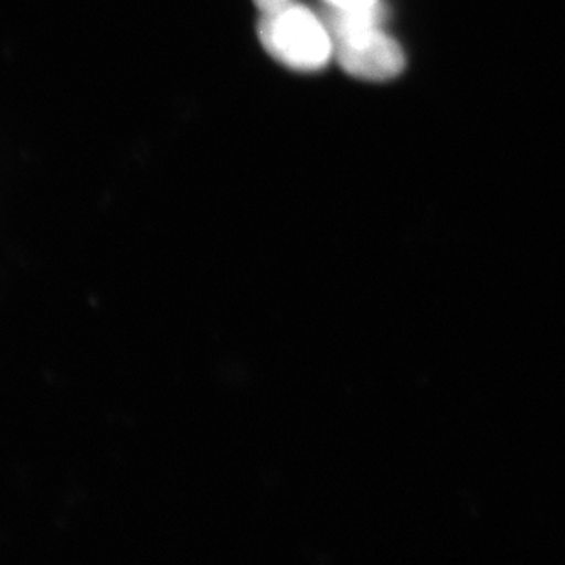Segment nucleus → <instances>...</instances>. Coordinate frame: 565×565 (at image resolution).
I'll list each match as a JSON object with an SVG mask.
<instances>
[{
	"instance_id": "nucleus-1",
	"label": "nucleus",
	"mask_w": 565,
	"mask_h": 565,
	"mask_svg": "<svg viewBox=\"0 0 565 565\" xmlns=\"http://www.w3.org/2000/svg\"><path fill=\"white\" fill-rule=\"evenodd\" d=\"M322 14L332 32L333 57L349 76L384 82L403 73L404 52L392 36L382 31V10L326 9Z\"/></svg>"
},
{
	"instance_id": "nucleus-2",
	"label": "nucleus",
	"mask_w": 565,
	"mask_h": 565,
	"mask_svg": "<svg viewBox=\"0 0 565 565\" xmlns=\"http://www.w3.org/2000/svg\"><path fill=\"white\" fill-rule=\"evenodd\" d=\"M258 39L264 51L297 73H318L333 58V39L323 14L302 3L262 13Z\"/></svg>"
},
{
	"instance_id": "nucleus-3",
	"label": "nucleus",
	"mask_w": 565,
	"mask_h": 565,
	"mask_svg": "<svg viewBox=\"0 0 565 565\" xmlns=\"http://www.w3.org/2000/svg\"><path fill=\"white\" fill-rule=\"evenodd\" d=\"M326 9L340 11H377L382 10L381 0H323Z\"/></svg>"
},
{
	"instance_id": "nucleus-4",
	"label": "nucleus",
	"mask_w": 565,
	"mask_h": 565,
	"mask_svg": "<svg viewBox=\"0 0 565 565\" xmlns=\"http://www.w3.org/2000/svg\"><path fill=\"white\" fill-rule=\"evenodd\" d=\"M294 0H253L258 10L262 13H269V11L282 9V7L289 6Z\"/></svg>"
}]
</instances>
